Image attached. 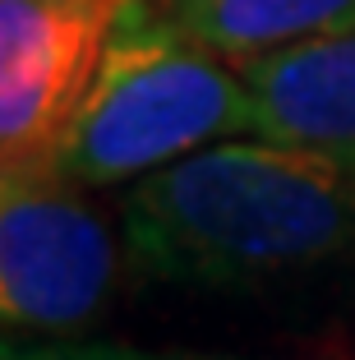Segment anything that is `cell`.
I'll return each mask as SVG.
<instances>
[{"mask_svg": "<svg viewBox=\"0 0 355 360\" xmlns=\"http://www.w3.org/2000/svg\"><path fill=\"white\" fill-rule=\"evenodd\" d=\"M120 245L153 282L259 291L355 268V162L245 134L120 194Z\"/></svg>", "mask_w": 355, "mask_h": 360, "instance_id": "1", "label": "cell"}, {"mask_svg": "<svg viewBox=\"0 0 355 360\" xmlns=\"http://www.w3.org/2000/svg\"><path fill=\"white\" fill-rule=\"evenodd\" d=\"M235 134H250L240 65L199 46L162 0H120L93 93L56 162L88 190H111Z\"/></svg>", "mask_w": 355, "mask_h": 360, "instance_id": "2", "label": "cell"}, {"mask_svg": "<svg viewBox=\"0 0 355 360\" xmlns=\"http://www.w3.org/2000/svg\"><path fill=\"white\" fill-rule=\"evenodd\" d=\"M60 162L5 167L0 180V319L5 342L88 338L115 300L120 245Z\"/></svg>", "mask_w": 355, "mask_h": 360, "instance_id": "3", "label": "cell"}, {"mask_svg": "<svg viewBox=\"0 0 355 360\" xmlns=\"http://www.w3.org/2000/svg\"><path fill=\"white\" fill-rule=\"evenodd\" d=\"M120 0H0V162H56Z\"/></svg>", "mask_w": 355, "mask_h": 360, "instance_id": "4", "label": "cell"}, {"mask_svg": "<svg viewBox=\"0 0 355 360\" xmlns=\"http://www.w3.org/2000/svg\"><path fill=\"white\" fill-rule=\"evenodd\" d=\"M250 134L355 162V23L240 65Z\"/></svg>", "mask_w": 355, "mask_h": 360, "instance_id": "5", "label": "cell"}, {"mask_svg": "<svg viewBox=\"0 0 355 360\" xmlns=\"http://www.w3.org/2000/svg\"><path fill=\"white\" fill-rule=\"evenodd\" d=\"M162 10L199 46L235 65L355 23V0H162Z\"/></svg>", "mask_w": 355, "mask_h": 360, "instance_id": "6", "label": "cell"}, {"mask_svg": "<svg viewBox=\"0 0 355 360\" xmlns=\"http://www.w3.org/2000/svg\"><path fill=\"white\" fill-rule=\"evenodd\" d=\"M0 360H245V356H203V351H148L129 342H97V338H70V342H5Z\"/></svg>", "mask_w": 355, "mask_h": 360, "instance_id": "7", "label": "cell"}]
</instances>
